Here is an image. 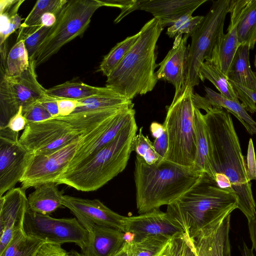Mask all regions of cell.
I'll list each match as a JSON object with an SVG mask.
<instances>
[{
  "label": "cell",
  "mask_w": 256,
  "mask_h": 256,
  "mask_svg": "<svg viewBox=\"0 0 256 256\" xmlns=\"http://www.w3.org/2000/svg\"><path fill=\"white\" fill-rule=\"evenodd\" d=\"M206 112L204 118L214 179L220 188L235 193L238 202V208L250 221L256 218V204L232 116L221 107Z\"/></svg>",
  "instance_id": "obj_1"
},
{
  "label": "cell",
  "mask_w": 256,
  "mask_h": 256,
  "mask_svg": "<svg viewBox=\"0 0 256 256\" xmlns=\"http://www.w3.org/2000/svg\"><path fill=\"white\" fill-rule=\"evenodd\" d=\"M238 203L233 191L220 188L204 172L190 189L167 206L166 213L194 240L201 232L231 214Z\"/></svg>",
  "instance_id": "obj_2"
},
{
  "label": "cell",
  "mask_w": 256,
  "mask_h": 256,
  "mask_svg": "<svg viewBox=\"0 0 256 256\" xmlns=\"http://www.w3.org/2000/svg\"><path fill=\"white\" fill-rule=\"evenodd\" d=\"M164 28L153 18L140 30V35L118 66L107 77L106 86L132 100L151 92L158 80L156 68V44Z\"/></svg>",
  "instance_id": "obj_3"
},
{
  "label": "cell",
  "mask_w": 256,
  "mask_h": 256,
  "mask_svg": "<svg viewBox=\"0 0 256 256\" xmlns=\"http://www.w3.org/2000/svg\"><path fill=\"white\" fill-rule=\"evenodd\" d=\"M202 173L166 160L150 165L136 155L134 174L138 212L168 206L190 189Z\"/></svg>",
  "instance_id": "obj_4"
},
{
  "label": "cell",
  "mask_w": 256,
  "mask_h": 256,
  "mask_svg": "<svg viewBox=\"0 0 256 256\" xmlns=\"http://www.w3.org/2000/svg\"><path fill=\"white\" fill-rule=\"evenodd\" d=\"M138 130L134 118L112 141L76 166L65 170L56 183L82 192L100 188L126 168Z\"/></svg>",
  "instance_id": "obj_5"
},
{
  "label": "cell",
  "mask_w": 256,
  "mask_h": 256,
  "mask_svg": "<svg viewBox=\"0 0 256 256\" xmlns=\"http://www.w3.org/2000/svg\"><path fill=\"white\" fill-rule=\"evenodd\" d=\"M194 92V88L188 84L175 92L162 124L168 144L163 160L193 170L196 156Z\"/></svg>",
  "instance_id": "obj_6"
},
{
  "label": "cell",
  "mask_w": 256,
  "mask_h": 256,
  "mask_svg": "<svg viewBox=\"0 0 256 256\" xmlns=\"http://www.w3.org/2000/svg\"><path fill=\"white\" fill-rule=\"evenodd\" d=\"M103 6L102 0H68L31 59L36 67L48 60L66 44L82 34L94 13Z\"/></svg>",
  "instance_id": "obj_7"
},
{
  "label": "cell",
  "mask_w": 256,
  "mask_h": 256,
  "mask_svg": "<svg viewBox=\"0 0 256 256\" xmlns=\"http://www.w3.org/2000/svg\"><path fill=\"white\" fill-rule=\"evenodd\" d=\"M230 0L212 1L209 11L192 35L188 61V84L198 85V72L202 64L211 57L213 50L224 34L226 16L229 12Z\"/></svg>",
  "instance_id": "obj_8"
},
{
  "label": "cell",
  "mask_w": 256,
  "mask_h": 256,
  "mask_svg": "<svg viewBox=\"0 0 256 256\" xmlns=\"http://www.w3.org/2000/svg\"><path fill=\"white\" fill-rule=\"evenodd\" d=\"M28 69L16 76H2L0 82V128L5 127L20 107L38 102L46 95V90L38 81L36 67L30 60Z\"/></svg>",
  "instance_id": "obj_9"
},
{
  "label": "cell",
  "mask_w": 256,
  "mask_h": 256,
  "mask_svg": "<svg viewBox=\"0 0 256 256\" xmlns=\"http://www.w3.org/2000/svg\"><path fill=\"white\" fill-rule=\"evenodd\" d=\"M24 228L30 236L54 244L72 242L82 251L86 248L88 232L76 218H54L49 215L32 212L28 209Z\"/></svg>",
  "instance_id": "obj_10"
},
{
  "label": "cell",
  "mask_w": 256,
  "mask_h": 256,
  "mask_svg": "<svg viewBox=\"0 0 256 256\" xmlns=\"http://www.w3.org/2000/svg\"><path fill=\"white\" fill-rule=\"evenodd\" d=\"M82 136L70 123L55 118L28 124L19 141L32 154H46L79 139Z\"/></svg>",
  "instance_id": "obj_11"
},
{
  "label": "cell",
  "mask_w": 256,
  "mask_h": 256,
  "mask_svg": "<svg viewBox=\"0 0 256 256\" xmlns=\"http://www.w3.org/2000/svg\"><path fill=\"white\" fill-rule=\"evenodd\" d=\"M80 138L52 152L32 154L20 182L21 187L26 190L46 183L56 182L70 165Z\"/></svg>",
  "instance_id": "obj_12"
},
{
  "label": "cell",
  "mask_w": 256,
  "mask_h": 256,
  "mask_svg": "<svg viewBox=\"0 0 256 256\" xmlns=\"http://www.w3.org/2000/svg\"><path fill=\"white\" fill-rule=\"evenodd\" d=\"M32 154L20 142L18 132L0 128V197L20 182Z\"/></svg>",
  "instance_id": "obj_13"
},
{
  "label": "cell",
  "mask_w": 256,
  "mask_h": 256,
  "mask_svg": "<svg viewBox=\"0 0 256 256\" xmlns=\"http://www.w3.org/2000/svg\"><path fill=\"white\" fill-rule=\"evenodd\" d=\"M135 114L134 107L124 109L90 132L82 136L75 154L65 170L76 166L112 141L135 118Z\"/></svg>",
  "instance_id": "obj_14"
},
{
  "label": "cell",
  "mask_w": 256,
  "mask_h": 256,
  "mask_svg": "<svg viewBox=\"0 0 256 256\" xmlns=\"http://www.w3.org/2000/svg\"><path fill=\"white\" fill-rule=\"evenodd\" d=\"M62 204L70 210L88 231L94 225L124 231L126 216L114 212L98 199L63 195Z\"/></svg>",
  "instance_id": "obj_15"
},
{
  "label": "cell",
  "mask_w": 256,
  "mask_h": 256,
  "mask_svg": "<svg viewBox=\"0 0 256 256\" xmlns=\"http://www.w3.org/2000/svg\"><path fill=\"white\" fill-rule=\"evenodd\" d=\"M208 0H133L128 6L121 10L115 19L119 22L126 16L136 10H142L152 14L162 27L172 26L178 18L190 12H194Z\"/></svg>",
  "instance_id": "obj_16"
},
{
  "label": "cell",
  "mask_w": 256,
  "mask_h": 256,
  "mask_svg": "<svg viewBox=\"0 0 256 256\" xmlns=\"http://www.w3.org/2000/svg\"><path fill=\"white\" fill-rule=\"evenodd\" d=\"M0 252L8 246L14 232L24 228L28 209L26 190L14 188L0 197Z\"/></svg>",
  "instance_id": "obj_17"
},
{
  "label": "cell",
  "mask_w": 256,
  "mask_h": 256,
  "mask_svg": "<svg viewBox=\"0 0 256 256\" xmlns=\"http://www.w3.org/2000/svg\"><path fill=\"white\" fill-rule=\"evenodd\" d=\"M133 234L134 240L160 236L171 238L184 232L166 212L156 209L138 216H126L124 232Z\"/></svg>",
  "instance_id": "obj_18"
},
{
  "label": "cell",
  "mask_w": 256,
  "mask_h": 256,
  "mask_svg": "<svg viewBox=\"0 0 256 256\" xmlns=\"http://www.w3.org/2000/svg\"><path fill=\"white\" fill-rule=\"evenodd\" d=\"M188 38L186 34H184L174 38L172 48L158 64L160 68L156 72L158 80H162L171 84L175 88V92L188 84Z\"/></svg>",
  "instance_id": "obj_19"
},
{
  "label": "cell",
  "mask_w": 256,
  "mask_h": 256,
  "mask_svg": "<svg viewBox=\"0 0 256 256\" xmlns=\"http://www.w3.org/2000/svg\"><path fill=\"white\" fill-rule=\"evenodd\" d=\"M246 0H230V22L227 32L224 34L214 47L210 58L206 61L216 65L227 75L234 55L240 46L237 24Z\"/></svg>",
  "instance_id": "obj_20"
},
{
  "label": "cell",
  "mask_w": 256,
  "mask_h": 256,
  "mask_svg": "<svg viewBox=\"0 0 256 256\" xmlns=\"http://www.w3.org/2000/svg\"><path fill=\"white\" fill-rule=\"evenodd\" d=\"M231 214L201 232L194 240L196 256H232L230 240Z\"/></svg>",
  "instance_id": "obj_21"
},
{
  "label": "cell",
  "mask_w": 256,
  "mask_h": 256,
  "mask_svg": "<svg viewBox=\"0 0 256 256\" xmlns=\"http://www.w3.org/2000/svg\"><path fill=\"white\" fill-rule=\"evenodd\" d=\"M88 232V246L82 252L90 256H114L126 242L124 232L118 229L94 225Z\"/></svg>",
  "instance_id": "obj_22"
},
{
  "label": "cell",
  "mask_w": 256,
  "mask_h": 256,
  "mask_svg": "<svg viewBox=\"0 0 256 256\" xmlns=\"http://www.w3.org/2000/svg\"><path fill=\"white\" fill-rule=\"evenodd\" d=\"M206 94L202 97L197 93L192 94L194 106L206 111L212 108L221 107L234 115L252 135V129L256 128V122L249 115L240 102L228 98L208 87H204Z\"/></svg>",
  "instance_id": "obj_23"
},
{
  "label": "cell",
  "mask_w": 256,
  "mask_h": 256,
  "mask_svg": "<svg viewBox=\"0 0 256 256\" xmlns=\"http://www.w3.org/2000/svg\"><path fill=\"white\" fill-rule=\"evenodd\" d=\"M56 182H48L35 188L28 197V208L30 211L49 215L63 206L64 194L59 190Z\"/></svg>",
  "instance_id": "obj_24"
},
{
  "label": "cell",
  "mask_w": 256,
  "mask_h": 256,
  "mask_svg": "<svg viewBox=\"0 0 256 256\" xmlns=\"http://www.w3.org/2000/svg\"><path fill=\"white\" fill-rule=\"evenodd\" d=\"M194 124L196 156L194 170L206 173L214 179L211 163L210 144L204 114L196 107Z\"/></svg>",
  "instance_id": "obj_25"
},
{
  "label": "cell",
  "mask_w": 256,
  "mask_h": 256,
  "mask_svg": "<svg viewBox=\"0 0 256 256\" xmlns=\"http://www.w3.org/2000/svg\"><path fill=\"white\" fill-rule=\"evenodd\" d=\"M250 48L240 45L226 76L230 81L252 90H256V73L250 63Z\"/></svg>",
  "instance_id": "obj_26"
},
{
  "label": "cell",
  "mask_w": 256,
  "mask_h": 256,
  "mask_svg": "<svg viewBox=\"0 0 256 256\" xmlns=\"http://www.w3.org/2000/svg\"><path fill=\"white\" fill-rule=\"evenodd\" d=\"M67 0H38L19 29L16 42L24 40L42 26V16L51 12L57 16Z\"/></svg>",
  "instance_id": "obj_27"
},
{
  "label": "cell",
  "mask_w": 256,
  "mask_h": 256,
  "mask_svg": "<svg viewBox=\"0 0 256 256\" xmlns=\"http://www.w3.org/2000/svg\"><path fill=\"white\" fill-rule=\"evenodd\" d=\"M124 109H108L86 112L72 114L66 116L57 118L70 123L82 136L95 129Z\"/></svg>",
  "instance_id": "obj_28"
},
{
  "label": "cell",
  "mask_w": 256,
  "mask_h": 256,
  "mask_svg": "<svg viewBox=\"0 0 256 256\" xmlns=\"http://www.w3.org/2000/svg\"><path fill=\"white\" fill-rule=\"evenodd\" d=\"M46 241L28 236L24 228L14 232L8 246L0 256H38Z\"/></svg>",
  "instance_id": "obj_29"
},
{
  "label": "cell",
  "mask_w": 256,
  "mask_h": 256,
  "mask_svg": "<svg viewBox=\"0 0 256 256\" xmlns=\"http://www.w3.org/2000/svg\"><path fill=\"white\" fill-rule=\"evenodd\" d=\"M236 29L240 44L253 50L256 44V0H246Z\"/></svg>",
  "instance_id": "obj_30"
},
{
  "label": "cell",
  "mask_w": 256,
  "mask_h": 256,
  "mask_svg": "<svg viewBox=\"0 0 256 256\" xmlns=\"http://www.w3.org/2000/svg\"><path fill=\"white\" fill-rule=\"evenodd\" d=\"M108 88L91 86L82 82H66L46 90L48 96L76 100L106 92Z\"/></svg>",
  "instance_id": "obj_31"
},
{
  "label": "cell",
  "mask_w": 256,
  "mask_h": 256,
  "mask_svg": "<svg viewBox=\"0 0 256 256\" xmlns=\"http://www.w3.org/2000/svg\"><path fill=\"white\" fill-rule=\"evenodd\" d=\"M24 0H0V45L7 42L10 36L20 29L22 18L18 12Z\"/></svg>",
  "instance_id": "obj_32"
},
{
  "label": "cell",
  "mask_w": 256,
  "mask_h": 256,
  "mask_svg": "<svg viewBox=\"0 0 256 256\" xmlns=\"http://www.w3.org/2000/svg\"><path fill=\"white\" fill-rule=\"evenodd\" d=\"M198 76L202 82L206 80L210 81L224 96L240 102L238 93L231 82L214 64L204 61L200 66Z\"/></svg>",
  "instance_id": "obj_33"
},
{
  "label": "cell",
  "mask_w": 256,
  "mask_h": 256,
  "mask_svg": "<svg viewBox=\"0 0 256 256\" xmlns=\"http://www.w3.org/2000/svg\"><path fill=\"white\" fill-rule=\"evenodd\" d=\"M171 238L154 236L126 242L128 256H163Z\"/></svg>",
  "instance_id": "obj_34"
},
{
  "label": "cell",
  "mask_w": 256,
  "mask_h": 256,
  "mask_svg": "<svg viewBox=\"0 0 256 256\" xmlns=\"http://www.w3.org/2000/svg\"><path fill=\"white\" fill-rule=\"evenodd\" d=\"M140 34V31L136 34L128 36L124 40L118 43L104 56L99 68V70L104 75L108 77L118 66L136 42Z\"/></svg>",
  "instance_id": "obj_35"
},
{
  "label": "cell",
  "mask_w": 256,
  "mask_h": 256,
  "mask_svg": "<svg viewBox=\"0 0 256 256\" xmlns=\"http://www.w3.org/2000/svg\"><path fill=\"white\" fill-rule=\"evenodd\" d=\"M30 63L24 40L16 42L8 52L4 75L8 76H20L28 69Z\"/></svg>",
  "instance_id": "obj_36"
},
{
  "label": "cell",
  "mask_w": 256,
  "mask_h": 256,
  "mask_svg": "<svg viewBox=\"0 0 256 256\" xmlns=\"http://www.w3.org/2000/svg\"><path fill=\"white\" fill-rule=\"evenodd\" d=\"M141 127L134 137L132 144V151L135 152L136 156L142 158L150 165L158 164L161 161L160 156L156 152L153 142L148 136H144Z\"/></svg>",
  "instance_id": "obj_37"
},
{
  "label": "cell",
  "mask_w": 256,
  "mask_h": 256,
  "mask_svg": "<svg viewBox=\"0 0 256 256\" xmlns=\"http://www.w3.org/2000/svg\"><path fill=\"white\" fill-rule=\"evenodd\" d=\"M193 12H190L178 18L167 30L166 34L170 38L186 34L191 36L204 19V16H192Z\"/></svg>",
  "instance_id": "obj_38"
},
{
  "label": "cell",
  "mask_w": 256,
  "mask_h": 256,
  "mask_svg": "<svg viewBox=\"0 0 256 256\" xmlns=\"http://www.w3.org/2000/svg\"><path fill=\"white\" fill-rule=\"evenodd\" d=\"M163 256H196L194 240L184 232L174 236Z\"/></svg>",
  "instance_id": "obj_39"
},
{
  "label": "cell",
  "mask_w": 256,
  "mask_h": 256,
  "mask_svg": "<svg viewBox=\"0 0 256 256\" xmlns=\"http://www.w3.org/2000/svg\"><path fill=\"white\" fill-rule=\"evenodd\" d=\"M22 112L28 124L40 122L52 118L38 102L22 108Z\"/></svg>",
  "instance_id": "obj_40"
},
{
  "label": "cell",
  "mask_w": 256,
  "mask_h": 256,
  "mask_svg": "<svg viewBox=\"0 0 256 256\" xmlns=\"http://www.w3.org/2000/svg\"><path fill=\"white\" fill-rule=\"evenodd\" d=\"M51 28L42 26L24 40L30 60L32 58L38 48L47 36Z\"/></svg>",
  "instance_id": "obj_41"
},
{
  "label": "cell",
  "mask_w": 256,
  "mask_h": 256,
  "mask_svg": "<svg viewBox=\"0 0 256 256\" xmlns=\"http://www.w3.org/2000/svg\"><path fill=\"white\" fill-rule=\"evenodd\" d=\"M59 116H66L72 114L78 108L82 106L79 100L58 98L57 100Z\"/></svg>",
  "instance_id": "obj_42"
},
{
  "label": "cell",
  "mask_w": 256,
  "mask_h": 256,
  "mask_svg": "<svg viewBox=\"0 0 256 256\" xmlns=\"http://www.w3.org/2000/svg\"><path fill=\"white\" fill-rule=\"evenodd\" d=\"M246 174L250 181L256 180V158L252 138L248 141L246 155Z\"/></svg>",
  "instance_id": "obj_43"
},
{
  "label": "cell",
  "mask_w": 256,
  "mask_h": 256,
  "mask_svg": "<svg viewBox=\"0 0 256 256\" xmlns=\"http://www.w3.org/2000/svg\"><path fill=\"white\" fill-rule=\"evenodd\" d=\"M22 108L20 107L18 112L10 118L5 127L16 132L24 130L28 122L22 114Z\"/></svg>",
  "instance_id": "obj_44"
},
{
  "label": "cell",
  "mask_w": 256,
  "mask_h": 256,
  "mask_svg": "<svg viewBox=\"0 0 256 256\" xmlns=\"http://www.w3.org/2000/svg\"><path fill=\"white\" fill-rule=\"evenodd\" d=\"M67 252L61 245L46 242L42 246L38 256H66Z\"/></svg>",
  "instance_id": "obj_45"
},
{
  "label": "cell",
  "mask_w": 256,
  "mask_h": 256,
  "mask_svg": "<svg viewBox=\"0 0 256 256\" xmlns=\"http://www.w3.org/2000/svg\"><path fill=\"white\" fill-rule=\"evenodd\" d=\"M58 98L46 95L38 102L51 114L52 118L59 116V112L57 102Z\"/></svg>",
  "instance_id": "obj_46"
},
{
  "label": "cell",
  "mask_w": 256,
  "mask_h": 256,
  "mask_svg": "<svg viewBox=\"0 0 256 256\" xmlns=\"http://www.w3.org/2000/svg\"><path fill=\"white\" fill-rule=\"evenodd\" d=\"M154 148L162 160H164L168 150V137L166 130L153 142Z\"/></svg>",
  "instance_id": "obj_47"
},
{
  "label": "cell",
  "mask_w": 256,
  "mask_h": 256,
  "mask_svg": "<svg viewBox=\"0 0 256 256\" xmlns=\"http://www.w3.org/2000/svg\"><path fill=\"white\" fill-rule=\"evenodd\" d=\"M250 237L252 242V248L256 252V218L248 221Z\"/></svg>",
  "instance_id": "obj_48"
},
{
  "label": "cell",
  "mask_w": 256,
  "mask_h": 256,
  "mask_svg": "<svg viewBox=\"0 0 256 256\" xmlns=\"http://www.w3.org/2000/svg\"><path fill=\"white\" fill-rule=\"evenodd\" d=\"M56 18V15L52 13H45L41 18V25L42 26L52 27L55 24Z\"/></svg>",
  "instance_id": "obj_49"
},
{
  "label": "cell",
  "mask_w": 256,
  "mask_h": 256,
  "mask_svg": "<svg viewBox=\"0 0 256 256\" xmlns=\"http://www.w3.org/2000/svg\"><path fill=\"white\" fill-rule=\"evenodd\" d=\"M150 130L152 136L156 138L162 134L164 128L163 125L156 122H153L150 124Z\"/></svg>",
  "instance_id": "obj_50"
},
{
  "label": "cell",
  "mask_w": 256,
  "mask_h": 256,
  "mask_svg": "<svg viewBox=\"0 0 256 256\" xmlns=\"http://www.w3.org/2000/svg\"><path fill=\"white\" fill-rule=\"evenodd\" d=\"M231 82V81H230ZM235 86L246 94L256 104V90H252L248 89L242 86L231 82Z\"/></svg>",
  "instance_id": "obj_51"
},
{
  "label": "cell",
  "mask_w": 256,
  "mask_h": 256,
  "mask_svg": "<svg viewBox=\"0 0 256 256\" xmlns=\"http://www.w3.org/2000/svg\"><path fill=\"white\" fill-rule=\"evenodd\" d=\"M252 248H249L246 242H243L242 248V256H254Z\"/></svg>",
  "instance_id": "obj_52"
},
{
  "label": "cell",
  "mask_w": 256,
  "mask_h": 256,
  "mask_svg": "<svg viewBox=\"0 0 256 256\" xmlns=\"http://www.w3.org/2000/svg\"><path fill=\"white\" fill-rule=\"evenodd\" d=\"M114 256H128L126 242H125L122 248Z\"/></svg>",
  "instance_id": "obj_53"
},
{
  "label": "cell",
  "mask_w": 256,
  "mask_h": 256,
  "mask_svg": "<svg viewBox=\"0 0 256 256\" xmlns=\"http://www.w3.org/2000/svg\"><path fill=\"white\" fill-rule=\"evenodd\" d=\"M66 256H90L88 254L83 252H79L76 250H72L70 252H68Z\"/></svg>",
  "instance_id": "obj_54"
},
{
  "label": "cell",
  "mask_w": 256,
  "mask_h": 256,
  "mask_svg": "<svg viewBox=\"0 0 256 256\" xmlns=\"http://www.w3.org/2000/svg\"><path fill=\"white\" fill-rule=\"evenodd\" d=\"M252 134H256V128H253L252 129Z\"/></svg>",
  "instance_id": "obj_55"
}]
</instances>
